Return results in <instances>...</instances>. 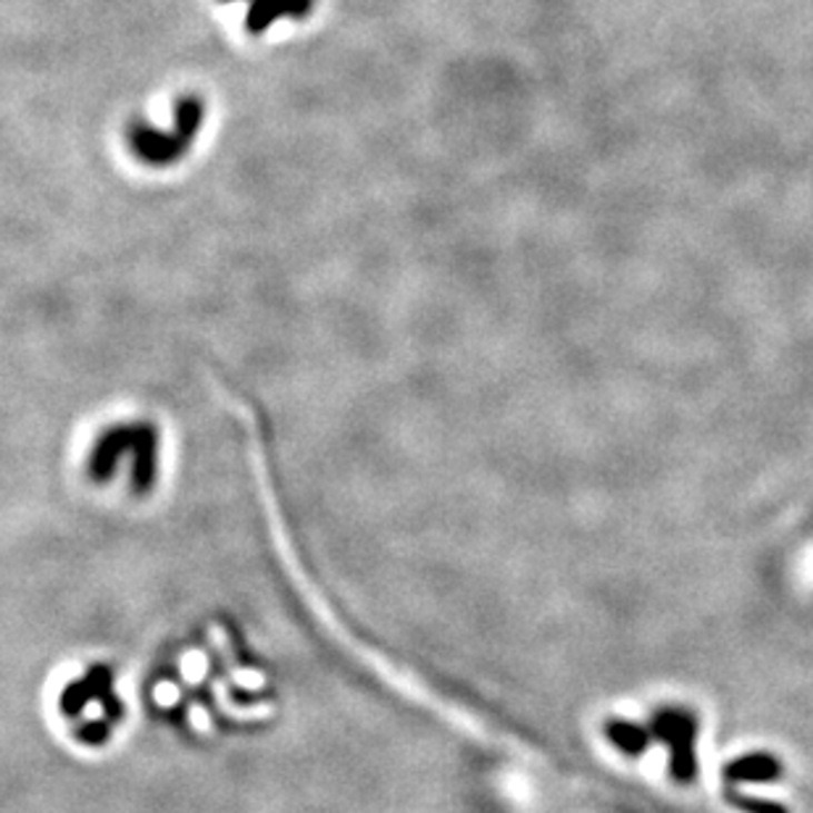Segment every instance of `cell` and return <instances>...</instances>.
Segmentation results:
<instances>
[{"label":"cell","mask_w":813,"mask_h":813,"mask_svg":"<svg viewBox=\"0 0 813 813\" xmlns=\"http://www.w3.org/2000/svg\"><path fill=\"white\" fill-rule=\"evenodd\" d=\"M608 740H614L618 751L627 755H643L645 747L651 745V730H643V726L629 724V722H611L606 726Z\"/></svg>","instance_id":"5"},{"label":"cell","mask_w":813,"mask_h":813,"mask_svg":"<svg viewBox=\"0 0 813 813\" xmlns=\"http://www.w3.org/2000/svg\"><path fill=\"white\" fill-rule=\"evenodd\" d=\"M314 0H256L248 17L250 32H264L271 21L282 17H304Z\"/></svg>","instance_id":"4"},{"label":"cell","mask_w":813,"mask_h":813,"mask_svg":"<svg viewBox=\"0 0 813 813\" xmlns=\"http://www.w3.org/2000/svg\"><path fill=\"white\" fill-rule=\"evenodd\" d=\"M653 743L668 747V772L680 784H693L697 780V716L687 708H658L651 718Z\"/></svg>","instance_id":"1"},{"label":"cell","mask_w":813,"mask_h":813,"mask_svg":"<svg viewBox=\"0 0 813 813\" xmlns=\"http://www.w3.org/2000/svg\"><path fill=\"white\" fill-rule=\"evenodd\" d=\"M724 801L730 803V805H735L737 811H745V813H790L780 803L759 801V797H747L743 793H737V790L732 787V784H726V787H724Z\"/></svg>","instance_id":"6"},{"label":"cell","mask_w":813,"mask_h":813,"mask_svg":"<svg viewBox=\"0 0 813 813\" xmlns=\"http://www.w3.org/2000/svg\"><path fill=\"white\" fill-rule=\"evenodd\" d=\"M177 125L175 132H158L150 127H135L129 135L132 150L142 161L153 163V167H163V163L175 161L177 156L185 153L187 142L196 138L200 119H204V106L198 98H182L177 103Z\"/></svg>","instance_id":"2"},{"label":"cell","mask_w":813,"mask_h":813,"mask_svg":"<svg viewBox=\"0 0 813 813\" xmlns=\"http://www.w3.org/2000/svg\"><path fill=\"white\" fill-rule=\"evenodd\" d=\"M261 485H264V495H266V508H269V514L275 516V522H277V527H279V514H277L275 500H271V487H269V479H266L264 472H261ZM279 551H282L287 566H290L300 579H304V574H300V568L295 566V564H298V561H295V564H293V553H290V548H287V543H285V537H282V529H279Z\"/></svg>","instance_id":"7"},{"label":"cell","mask_w":813,"mask_h":813,"mask_svg":"<svg viewBox=\"0 0 813 813\" xmlns=\"http://www.w3.org/2000/svg\"><path fill=\"white\" fill-rule=\"evenodd\" d=\"M782 776V764L780 759L769 753H753L743 755V759L732 761L724 769L726 784L732 782H774Z\"/></svg>","instance_id":"3"}]
</instances>
